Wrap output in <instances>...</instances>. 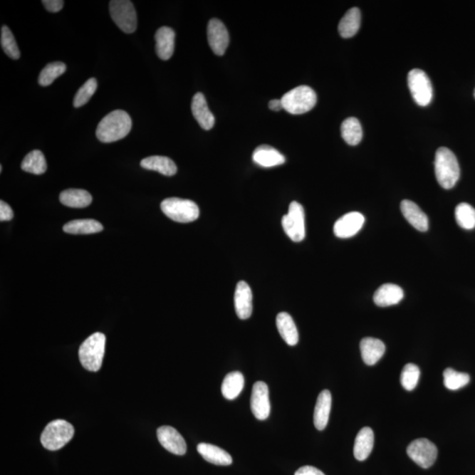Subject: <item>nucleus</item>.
<instances>
[{
	"mask_svg": "<svg viewBox=\"0 0 475 475\" xmlns=\"http://www.w3.org/2000/svg\"><path fill=\"white\" fill-rule=\"evenodd\" d=\"M73 426L65 420L52 421L45 427L41 443L48 451H58L68 444L74 436Z\"/></svg>",
	"mask_w": 475,
	"mask_h": 475,
	"instance_id": "nucleus-5",
	"label": "nucleus"
},
{
	"mask_svg": "<svg viewBox=\"0 0 475 475\" xmlns=\"http://www.w3.org/2000/svg\"><path fill=\"white\" fill-rule=\"evenodd\" d=\"M59 200L67 207L83 209L91 204V194L84 189H66L60 194Z\"/></svg>",
	"mask_w": 475,
	"mask_h": 475,
	"instance_id": "nucleus-27",
	"label": "nucleus"
},
{
	"mask_svg": "<svg viewBox=\"0 0 475 475\" xmlns=\"http://www.w3.org/2000/svg\"><path fill=\"white\" fill-rule=\"evenodd\" d=\"M434 165L439 185L446 189L454 188L461 177V169L454 153L448 148H439L436 152Z\"/></svg>",
	"mask_w": 475,
	"mask_h": 475,
	"instance_id": "nucleus-2",
	"label": "nucleus"
},
{
	"mask_svg": "<svg viewBox=\"0 0 475 475\" xmlns=\"http://www.w3.org/2000/svg\"><path fill=\"white\" fill-rule=\"evenodd\" d=\"M141 167L145 169L159 172L166 177H173L177 172V165L167 157L151 156L142 160Z\"/></svg>",
	"mask_w": 475,
	"mask_h": 475,
	"instance_id": "nucleus-26",
	"label": "nucleus"
},
{
	"mask_svg": "<svg viewBox=\"0 0 475 475\" xmlns=\"http://www.w3.org/2000/svg\"><path fill=\"white\" fill-rule=\"evenodd\" d=\"M63 229L70 234H92L102 231L103 226L95 219H78L66 224Z\"/></svg>",
	"mask_w": 475,
	"mask_h": 475,
	"instance_id": "nucleus-30",
	"label": "nucleus"
},
{
	"mask_svg": "<svg viewBox=\"0 0 475 475\" xmlns=\"http://www.w3.org/2000/svg\"><path fill=\"white\" fill-rule=\"evenodd\" d=\"M175 33L168 27H162L155 33L156 53L162 60L172 58L174 51Z\"/></svg>",
	"mask_w": 475,
	"mask_h": 475,
	"instance_id": "nucleus-21",
	"label": "nucleus"
},
{
	"mask_svg": "<svg viewBox=\"0 0 475 475\" xmlns=\"http://www.w3.org/2000/svg\"><path fill=\"white\" fill-rule=\"evenodd\" d=\"M268 108H271L273 111H279L283 110V106L281 99L280 100H272L268 103Z\"/></svg>",
	"mask_w": 475,
	"mask_h": 475,
	"instance_id": "nucleus-42",
	"label": "nucleus"
},
{
	"mask_svg": "<svg viewBox=\"0 0 475 475\" xmlns=\"http://www.w3.org/2000/svg\"><path fill=\"white\" fill-rule=\"evenodd\" d=\"M341 132L343 140L350 145H357L362 138V129L357 118H350L342 123Z\"/></svg>",
	"mask_w": 475,
	"mask_h": 475,
	"instance_id": "nucleus-32",
	"label": "nucleus"
},
{
	"mask_svg": "<svg viewBox=\"0 0 475 475\" xmlns=\"http://www.w3.org/2000/svg\"><path fill=\"white\" fill-rule=\"evenodd\" d=\"M404 297V291L396 284L386 283L376 291L373 296L374 303L380 308H387L399 304Z\"/></svg>",
	"mask_w": 475,
	"mask_h": 475,
	"instance_id": "nucleus-18",
	"label": "nucleus"
},
{
	"mask_svg": "<svg viewBox=\"0 0 475 475\" xmlns=\"http://www.w3.org/2000/svg\"><path fill=\"white\" fill-rule=\"evenodd\" d=\"M42 3L45 9L51 13L59 12L63 9V4H65L63 0H43Z\"/></svg>",
	"mask_w": 475,
	"mask_h": 475,
	"instance_id": "nucleus-40",
	"label": "nucleus"
},
{
	"mask_svg": "<svg viewBox=\"0 0 475 475\" xmlns=\"http://www.w3.org/2000/svg\"><path fill=\"white\" fill-rule=\"evenodd\" d=\"M407 454L419 466L426 469L435 463L437 457V448L432 441L419 439L409 444L407 449Z\"/></svg>",
	"mask_w": 475,
	"mask_h": 475,
	"instance_id": "nucleus-10",
	"label": "nucleus"
},
{
	"mask_svg": "<svg viewBox=\"0 0 475 475\" xmlns=\"http://www.w3.org/2000/svg\"><path fill=\"white\" fill-rule=\"evenodd\" d=\"M284 231L291 241L301 242L306 237L305 211L301 204L293 202L290 204L289 212L282 219Z\"/></svg>",
	"mask_w": 475,
	"mask_h": 475,
	"instance_id": "nucleus-9",
	"label": "nucleus"
},
{
	"mask_svg": "<svg viewBox=\"0 0 475 475\" xmlns=\"http://www.w3.org/2000/svg\"><path fill=\"white\" fill-rule=\"evenodd\" d=\"M361 24L360 10L354 7L346 13L340 21L338 30L343 38H350L357 33Z\"/></svg>",
	"mask_w": 475,
	"mask_h": 475,
	"instance_id": "nucleus-29",
	"label": "nucleus"
},
{
	"mask_svg": "<svg viewBox=\"0 0 475 475\" xmlns=\"http://www.w3.org/2000/svg\"><path fill=\"white\" fill-rule=\"evenodd\" d=\"M362 360L367 365L377 364L386 353V346L381 340L365 338L360 343Z\"/></svg>",
	"mask_w": 475,
	"mask_h": 475,
	"instance_id": "nucleus-22",
	"label": "nucleus"
},
{
	"mask_svg": "<svg viewBox=\"0 0 475 475\" xmlns=\"http://www.w3.org/2000/svg\"><path fill=\"white\" fill-rule=\"evenodd\" d=\"M281 100L283 110L288 113L301 115L313 110L317 103V95L308 85H299L286 93Z\"/></svg>",
	"mask_w": 475,
	"mask_h": 475,
	"instance_id": "nucleus-4",
	"label": "nucleus"
},
{
	"mask_svg": "<svg viewBox=\"0 0 475 475\" xmlns=\"http://www.w3.org/2000/svg\"><path fill=\"white\" fill-rule=\"evenodd\" d=\"M208 43L216 55L223 56L229 45V33L218 19H212L207 28Z\"/></svg>",
	"mask_w": 475,
	"mask_h": 475,
	"instance_id": "nucleus-12",
	"label": "nucleus"
},
{
	"mask_svg": "<svg viewBox=\"0 0 475 475\" xmlns=\"http://www.w3.org/2000/svg\"><path fill=\"white\" fill-rule=\"evenodd\" d=\"M276 327L283 341L288 345L295 346L298 343L299 335L296 324L287 313H280L276 316Z\"/></svg>",
	"mask_w": 475,
	"mask_h": 475,
	"instance_id": "nucleus-24",
	"label": "nucleus"
},
{
	"mask_svg": "<svg viewBox=\"0 0 475 475\" xmlns=\"http://www.w3.org/2000/svg\"><path fill=\"white\" fill-rule=\"evenodd\" d=\"M106 336L103 333H95L81 344L78 357L81 365L90 372H98L102 367Z\"/></svg>",
	"mask_w": 475,
	"mask_h": 475,
	"instance_id": "nucleus-3",
	"label": "nucleus"
},
{
	"mask_svg": "<svg viewBox=\"0 0 475 475\" xmlns=\"http://www.w3.org/2000/svg\"><path fill=\"white\" fill-rule=\"evenodd\" d=\"M474 97H475V91H474Z\"/></svg>",
	"mask_w": 475,
	"mask_h": 475,
	"instance_id": "nucleus-43",
	"label": "nucleus"
},
{
	"mask_svg": "<svg viewBox=\"0 0 475 475\" xmlns=\"http://www.w3.org/2000/svg\"><path fill=\"white\" fill-rule=\"evenodd\" d=\"M420 369L414 364H407L404 366L401 375V383L407 391H412L417 387L420 379Z\"/></svg>",
	"mask_w": 475,
	"mask_h": 475,
	"instance_id": "nucleus-37",
	"label": "nucleus"
},
{
	"mask_svg": "<svg viewBox=\"0 0 475 475\" xmlns=\"http://www.w3.org/2000/svg\"><path fill=\"white\" fill-rule=\"evenodd\" d=\"M407 84L413 99L419 106L426 107L432 103L433 88L431 80L424 71L414 69L407 76Z\"/></svg>",
	"mask_w": 475,
	"mask_h": 475,
	"instance_id": "nucleus-8",
	"label": "nucleus"
},
{
	"mask_svg": "<svg viewBox=\"0 0 475 475\" xmlns=\"http://www.w3.org/2000/svg\"><path fill=\"white\" fill-rule=\"evenodd\" d=\"M160 208L167 218L178 223L193 222L200 214L199 208L196 203L177 197L165 199L160 204Z\"/></svg>",
	"mask_w": 475,
	"mask_h": 475,
	"instance_id": "nucleus-6",
	"label": "nucleus"
},
{
	"mask_svg": "<svg viewBox=\"0 0 475 475\" xmlns=\"http://www.w3.org/2000/svg\"><path fill=\"white\" fill-rule=\"evenodd\" d=\"M332 406V395L328 390H324L318 396L313 414V424L318 431H323L327 427Z\"/></svg>",
	"mask_w": 475,
	"mask_h": 475,
	"instance_id": "nucleus-19",
	"label": "nucleus"
},
{
	"mask_svg": "<svg viewBox=\"0 0 475 475\" xmlns=\"http://www.w3.org/2000/svg\"><path fill=\"white\" fill-rule=\"evenodd\" d=\"M401 209L404 218L411 226L420 231H428V216L417 204L410 200H403L401 204Z\"/></svg>",
	"mask_w": 475,
	"mask_h": 475,
	"instance_id": "nucleus-17",
	"label": "nucleus"
},
{
	"mask_svg": "<svg viewBox=\"0 0 475 475\" xmlns=\"http://www.w3.org/2000/svg\"><path fill=\"white\" fill-rule=\"evenodd\" d=\"M253 294L248 283L239 282L235 290L234 306L235 312L241 320H246L252 315Z\"/></svg>",
	"mask_w": 475,
	"mask_h": 475,
	"instance_id": "nucleus-15",
	"label": "nucleus"
},
{
	"mask_svg": "<svg viewBox=\"0 0 475 475\" xmlns=\"http://www.w3.org/2000/svg\"><path fill=\"white\" fill-rule=\"evenodd\" d=\"M192 110L194 119L199 123L201 128L209 130L215 125V117L209 110L207 99L202 93L194 95L192 104Z\"/></svg>",
	"mask_w": 475,
	"mask_h": 475,
	"instance_id": "nucleus-16",
	"label": "nucleus"
},
{
	"mask_svg": "<svg viewBox=\"0 0 475 475\" xmlns=\"http://www.w3.org/2000/svg\"><path fill=\"white\" fill-rule=\"evenodd\" d=\"M21 169L33 174H43L47 170L46 159L39 150L30 152L21 163Z\"/></svg>",
	"mask_w": 475,
	"mask_h": 475,
	"instance_id": "nucleus-31",
	"label": "nucleus"
},
{
	"mask_svg": "<svg viewBox=\"0 0 475 475\" xmlns=\"http://www.w3.org/2000/svg\"><path fill=\"white\" fill-rule=\"evenodd\" d=\"M14 218V212L6 202H0V221H10Z\"/></svg>",
	"mask_w": 475,
	"mask_h": 475,
	"instance_id": "nucleus-39",
	"label": "nucleus"
},
{
	"mask_svg": "<svg viewBox=\"0 0 475 475\" xmlns=\"http://www.w3.org/2000/svg\"><path fill=\"white\" fill-rule=\"evenodd\" d=\"M132 121L127 112L115 110L100 122L96 136L103 143H112L122 140L132 130Z\"/></svg>",
	"mask_w": 475,
	"mask_h": 475,
	"instance_id": "nucleus-1",
	"label": "nucleus"
},
{
	"mask_svg": "<svg viewBox=\"0 0 475 475\" xmlns=\"http://www.w3.org/2000/svg\"><path fill=\"white\" fill-rule=\"evenodd\" d=\"M245 379L243 374L239 372H233L228 373L224 377L221 392L224 398L233 401L241 394L244 389Z\"/></svg>",
	"mask_w": 475,
	"mask_h": 475,
	"instance_id": "nucleus-28",
	"label": "nucleus"
},
{
	"mask_svg": "<svg viewBox=\"0 0 475 475\" xmlns=\"http://www.w3.org/2000/svg\"><path fill=\"white\" fill-rule=\"evenodd\" d=\"M374 446V433L371 428L365 427L357 433L354 444V456L359 461H364L372 454Z\"/></svg>",
	"mask_w": 475,
	"mask_h": 475,
	"instance_id": "nucleus-25",
	"label": "nucleus"
},
{
	"mask_svg": "<svg viewBox=\"0 0 475 475\" xmlns=\"http://www.w3.org/2000/svg\"><path fill=\"white\" fill-rule=\"evenodd\" d=\"M66 71V66L62 62H54L48 63L44 67L39 76V84L42 87H48V85L53 83L56 78L61 76Z\"/></svg>",
	"mask_w": 475,
	"mask_h": 475,
	"instance_id": "nucleus-35",
	"label": "nucleus"
},
{
	"mask_svg": "<svg viewBox=\"0 0 475 475\" xmlns=\"http://www.w3.org/2000/svg\"><path fill=\"white\" fill-rule=\"evenodd\" d=\"M159 442L167 451L175 455H184L187 444L184 439L177 429L170 426H162L157 431Z\"/></svg>",
	"mask_w": 475,
	"mask_h": 475,
	"instance_id": "nucleus-14",
	"label": "nucleus"
},
{
	"mask_svg": "<svg viewBox=\"0 0 475 475\" xmlns=\"http://www.w3.org/2000/svg\"><path fill=\"white\" fill-rule=\"evenodd\" d=\"M251 410L258 420L264 421L271 414V401L268 385L263 381H258L254 385L251 401Z\"/></svg>",
	"mask_w": 475,
	"mask_h": 475,
	"instance_id": "nucleus-11",
	"label": "nucleus"
},
{
	"mask_svg": "<svg viewBox=\"0 0 475 475\" xmlns=\"http://www.w3.org/2000/svg\"><path fill=\"white\" fill-rule=\"evenodd\" d=\"M1 47L5 53L9 58L17 60L21 57L16 41H15L12 31L6 26L1 28Z\"/></svg>",
	"mask_w": 475,
	"mask_h": 475,
	"instance_id": "nucleus-36",
	"label": "nucleus"
},
{
	"mask_svg": "<svg viewBox=\"0 0 475 475\" xmlns=\"http://www.w3.org/2000/svg\"><path fill=\"white\" fill-rule=\"evenodd\" d=\"M197 451L205 461L216 466H230L233 463L231 456L224 449L211 444L201 443L197 446Z\"/></svg>",
	"mask_w": 475,
	"mask_h": 475,
	"instance_id": "nucleus-23",
	"label": "nucleus"
},
{
	"mask_svg": "<svg viewBox=\"0 0 475 475\" xmlns=\"http://www.w3.org/2000/svg\"><path fill=\"white\" fill-rule=\"evenodd\" d=\"M365 216L360 212L347 213L335 222L334 233L336 237L348 239L355 236L364 226Z\"/></svg>",
	"mask_w": 475,
	"mask_h": 475,
	"instance_id": "nucleus-13",
	"label": "nucleus"
},
{
	"mask_svg": "<svg viewBox=\"0 0 475 475\" xmlns=\"http://www.w3.org/2000/svg\"><path fill=\"white\" fill-rule=\"evenodd\" d=\"M97 90V80L95 78H89L82 87L78 89L74 97L73 106L80 108L89 102L91 97L95 95Z\"/></svg>",
	"mask_w": 475,
	"mask_h": 475,
	"instance_id": "nucleus-38",
	"label": "nucleus"
},
{
	"mask_svg": "<svg viewBox=\"0 0 475 475\" xmlns=\"http://www.w3.org/2000/svg\"><path fill=\"white\" fill-rule=\"evenodd\" d=\"M456 221L466 230L475 228V209L466 203L459 204L455 209Z\"/></svg>",
	"mask_w": 475,
	"mask_h": 475,
	"instance_id": "nucleus-33",
	"label": "nucleus"
},
{
	"mask_svg": "<svg viewBox=\"0 0 475 475\" xmlns=\"http://www.w3.org/2000/svg\"><path fill=\"white\" fill-rule=\"evenodd\" d=\"M254 163L263 167H273L286 163V159L281 152L268 145L258 147L253 153Z\"/></svg>",
	"mask_w": 475,
	"mask_h": 475,
	"instance_id": "nucleus-20",
	"label": "nucleus"
},
{
	"mask_svg": "<svg viewBox=\"0 0 475 475\" xmlns=\"http://www.w3.org/2000/svg\"><path fill=\"white\" fill-rule=\"evenodd\" d=\"M295 475H325L320 470L311 466H305L296 471Z\"/></svg>",
	"mask_w": 475,
	"mask_h": 475,
	"instance_id": "nucleus-41",
	"label": "nucleus"
},
{
	"mask_svg": "<svg viewBox=\"0 0 475 475\" xmlns=\"http://www.w3.org/2000/svg\"><path fill=\"white\" fill-rule=\"evenodd\" d=\"M470 382V376L467 373L456 372L447 368L444 372V384L449 390H459Z\"/></svg>",
	"mask_w": 475,
	"mask_h": 475,
	"instance_id": "nucleus-34",
	"label": "nucleus"
},
{
	"mask_svg": "<svg viewBox=\"0 0 475 475\" xmlns=\"http://www.w3.org/2000/svg\"><path fill=\"white\" fill-rule=\"evenodd\" d=\"M112 20L118 27L126 33H132L137 27L136 10L129 0H112L110 2Z\"/></svg>",
	"mask_w": 475,
	"mask_h": 475,
	"instance_id": "nucleus-7",
	"label": "nucleus"
}]
</instances>
